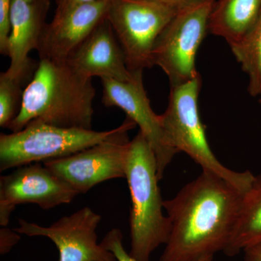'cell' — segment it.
Instances as JSON below:
<instances>
[{
	"label": "cell",
	"mask_w": 261,
	"mask_h": 261,
	"mask_svg": "<svg viewBox=\"0 0 261 261\" xmlns=\"http://www.w3.org/2000/svg\"><path fill=\"white\" fill-rule=\"evenodd\" d=\"M243 195L224 178L202 170L172 199L164 201L171 229L159 261H199L224 252Z\"/></svg>",
	"instance_id": "6da1fadb"
},
{
	"label": "cell",
	"mask_w": 261,
	"mask_h": 261,
	"mask_svg": "<svg viewBox=\"0 0 261 261\" xmlns=\"http://www.w3.org/2000/svg\"><path fill=\"white\" fill-rule=\"evenodd\" d=\"M65 62L42 59L24 88L21 108L6 128L19 132L32 121L92 129L96 90Z\"/></svg>",
	"instance_id": "7a4b0ae2"
},
{
	"label": "cell",
	"mask_w": 261,
	"mask_h": 261,
	"mask_svg": "<svg viewBox=\"0 0 261 261\" xmlns=\"http://www.w3.org/2000/svg\"><path fill=\"white\" fill-rule=\"evenodd\" d=\"M125 178L132 202L129 254L136 260L149 261L152 252L167 243L171 226L163 213L155 155L140 130L130 140Z\"/></svg>",
	"instance_id": "3957f363"
},
{
	"label": "cell",
	"mask_w": 261,
	"mask_h": 261,
	"mask_svg": "<svg viewBox=\"0 0 261 261\" xmlns=\"http://www.w3.org/2000/svg\"><path fill=\"white\" fill-rule=\"evenodd\" d=\"M202 79L171 86L168 107L161 115L168 138L178 152H182L202 168L220 176L245 194L255 178L251 171H235L224 166L211 149L198 108Z\"/></svg>",
	"instance_id": "277c9868"
},
{
	"label": "cell",
	"mask_w": 261,
	"mask_h": 261,
	"mask_svg": "<svg viewBox=\"0 0 261 261\" xmlns=\"http://www.w3.org/2000/svg\"><path fill=\"white\" fill-rule=\"evenodd\" d=\"M116 130L97 132L31 122L19 132L0 135V171L63 159L99 143Z\"/></svg>",
	"instance_id": "5b68a950"
},
{
	"label": "cell",
	"mask_w": 261,
	"mask_h": 261,
	"mask_svg": "<svg viewBox=\"0 0 261 261\" xmlns=\"http://www.w3.org/2000/svg\"><path fill=\"white\" fill-rule=\"evenodd\" d=\"M176 13L153 0H110L107 19L132 73L153 66L154 43Z\"/></svg>",
	"instance_id": "8992f818"
},
{
	"label": "cell",
	"mask_w": 261,
	"mask_h": 261,
	"mask_svg": "<svg viewBox=\"0 0 261 261\" xmlns=\"http://www.w3.org/2000/svg\"><path fill=\"white\" fill-rule=\"evenodd\" d=\"M216 0H206L177 12L154 43L152 64L163 70L171 86L198 76L196 57L206 32Z\"/></svg>",
	"instance_id": "52a82bcc"
},
{
	"label": "cell",
	"mask_w": 261,
	"mask_h": 261,
	"mask_svg": "<svg viewBox=\"0 0 261 261\" xmlns=\"http://www.w3.org/2000/svg\"><path fill=\"white\" fill-rule=\"evenodd\" d=\"M136 126L126 117L106 140L71 155L46 161L44 165L79 195L87 193L102 182L125 178L130 143L128 132Z\"/></svg>",
	"instance_id": "ba28073f"
},
{
	"label": "cell",
	"mask_w": 261,
	"mask_h": 261,
	"mask_svg": "<svg viewBox=\"0 0 261 261\" xmlns=\"http://www.w3.org/2000/svg\"><path fill=\"white\" fill-rule=\"evenodd\" d=\"M133 73V78L127 82L102 79V102L106 107L121 109L140 128L155 155L161 181L168 165L178 152L168 138L161 115L156 114L151 107L144 87L143 71Z\"/></svg>",
	"instance_id": "9c48e42d"
},
{
	"label": "cell",
	"mask_w": 261,
	"mask_h": 261,
	"mask_svg": "<svg viewBox=\"0 0 261 261\" xmlns=\"http://www.w3.org/2000/svg\"><path fill=\"white\" fill-rule=\"evenodd\" d=\"M100 215L84 207L65 216L49 226L18 219L16 232L49 239L58 247L59 261H118L112 252L97 243Z\"/></svg>",
	"instance_id": "30bf717a"
},
{
	"label": "cell",
	"mask_w": 261,
	"mask_h": 261,
	"mask_svg": "<svg viewBox=\"0 0 261 261\" xmlns=\"http://www.w3.org/2000/svg\"><path fill=\"white\" fill-rule=\"evenodd\" d=\"M78 195L44 164L16 168L0 177V225L8 226L10 215L20 204H35L49 210L70 203Z\"/></svg>",
	"instance_id": "8fae6325"
},
{
	"label": "cell",
	"mask_w": 261,
	"mask_h": 261,
	"mask_svg": "<svg viewBox=\"0 0 261 261\" xmlns=\"http://www.w3.org/2000/svg\"><path fill=\"white\" fill-rule=\"evenodd\" d=\"M110 0L77 5L54 17L44 29L37 51L39 59L65 62L107 18Z\"/></svg>",
	"instance_id": "7c38bea8"
},
{
	"label": "cell",
	"mask_w": 261,
	"mask_h": 261,
	"mask_svg": "<svg viewBox=\"0 0 261 261\" xmlns=\"http://www.w3.org/2000/svg\"><path fill=\"white\" fill-rule=\"evenodd\" d=\"M84 78L93 77L127 82L134 73L127 68L124 55L107 18L94 29L65 61Z\"/></svg>",
	"instance_id": "4fadbf2b"
},
{
	"label": "cell",
	"mask_w": 261,
	"mask_h": 261,
	"mask_svg": "<svg viewBox=\"0 0 261 261\" xmlns=\"http://www.w3.org/2000/svg\"><path fill=\"white\" fill-rule=\"evenodd\" d=\"M50 0H12L10 32L7 55L10 65L8 74L22 81L27 80L33 69L29 53L37 50L47 25L46 18Z\"/></svg>",
	"instance_id": "5bb4252c"
},
{
	"label": "cell",
	"mask_w": 261,
	"mask_h": 261,
	"mask_svg": "<svg viewBox=\"0 0 261 261\" xmlns=\"http://www.w3.org/2000/svg\"><path fill=\"white\" fill-rule=\"evenodd\" d=\"M261 13V0H218L209 18L208 30L229 47L250 32Z\"/></svg>",
	"instance_id": "9a60e30c"
},
{
	"label": "cell",
	"mask_w": 261,
	"mask_h": 261,
	"mask_svg": "<svg viewBox=\"0 0 261 261\" xmlns=\"http://www.w3.org/2000/svg\"><path fill=\"white\" fill-rule=\"evenodd\" d=\"M261 244V173L243 195L232 234L224 253L238 255L246 249Z\"/></svg>",
	"instance_id": "2e32d148"
},
{
	"label": "cell",
	"mask_w": 261,
	"mask_h": 261,
	"mask_svg": "<svg viewBox=\"0 0 261 261\" xmlns=\"http://www.w3.org/2000/svg\"><path fill=\"white\" fill-rule=\"evenodd\" d=\"M230 48L242 69L248 75L249 93L259 97L261 94V13L250 32Z\"/></svg>",
	"instance_id": "e0dca14e"
},
{
	"label": "cell",
	"mask_w": 261,
	"mask_h": 261,
	"mask_svg": "<svg viewBox=\"0 0 261 261\" xmlns=\"http://www.w3.org/2000/svg\"><path fill=\"white\" fill-rule=\"evenodd\" d=\"M23 81L15 78L6 71L0 74V126L7 128L18 116L20 108L24 89Z\"/></svg>",
	"instance_id": "ac0fdd59"
},
{
	"label": "cell",
	"mask_w": 261,
	"mask_h": 261,
	"mask_svg": "<svg viewBox=\"0 0 261 261\" xmlns=\"http://www.w3.org/2000/svg\"><path fill=\"white\" fill-rule=\"evenodd\" d=\"M100 244L105 249L112 252L118 261H140L130 256V254L125 250L123 245V234L118 228H113L108 231ZM214 257H206L199 261H214Z\"/></svg>",
	"instance_id": "d6986e66"
},
{
	"label": "cell",
	"mask_w": 261,
	"mask_h": 261,
	"mask_svg": "<svg viewBox=\"0 0 261 261\" xmlns=\"http://www.w3.org/2000/svg\"><path fill=\"white\" fill-rule=\"evenodd\" d=\"M12 0H0V53L6 56L7 45L11 32L10 13Z\"/></svg>",
	"instance_id": "ffe728a7"
},
{
	"label": "cell",
	"mask_w": 261,
	"mask_h": 261,
	"mask_svg": "<svg viewBox=\"0 0 261 261\" xmlns=\"http://www.w3.org/2000/svg\"><path fill=\"white\" fill-rule=\"evenodd\" d=\"M20 237L14 229L11 230L7 226L0 230V253L1 255L9 252L11 249L20 241Z\"/></svg>",
	"instance_id": "44dd1931"
},
{
	"label": "cell",
	"mask_w": 261,
	"mask_h": 261,
	"mask_svg": "<svg viewBox=\"0 0 261 261\" xmlns=\"http://www.w3.org/2000/svg\"><path fill=\"white\" fill-rule=\"evenodd\" d=\"M153 1L166 5L168 8L178 12L189 8V7H191L192 5L199 4L206 0H153Z\"/></svg>",
	"instance_id": "7402d4cb"
},
{
	"label": "cell",
	"mask_w": 261,
	"mask_h": 261,
	"mask_svg": "<svg viewBox=\"0 0 261 261\" xmlns=\"http://www.w3.org/2000/svg\"><path fill=\"white\" fill-rule=\"evenodd\" d=\"M95 1L97 0H56L57 8L55 13H62L77 5L87 4Z\"/></svg>",
	"instance_id": "603a6c76"
},
{
	"label": "cell",
	"mask_w": 261,
	"mask_h": 261,
	"mask_svg": "<svg viewBox=\"0 0 261 261\" xmlns=\"http://www.w3.org/2000/svg\"><path fill=\"white\" fill-rule=\"evenodd\" d=\"M245 252V261H261V244L246 249Z\"/></svg>",
	"instance_id": "cb8c5ba5"
},
{
	"label": "cell",
	"mask_w": 261,
	"mask_h": 261,
	"mask_svg": "<svg viewBox=\"0 0 261 261\" xmlns=\"http://www.w3.org/2000/svg\"><path fill=\"white\" fill-rule=\"evenodd\" d=\"M259 97H260V102L261 104V94H260V96H259Z\"/></svg>",
	"instance_id": "d4e9b609"
},
{
	"label": "cell",
	"mask_w": 261,
	"mask_h": 261,
	"mask_svg": "<svg viewBox=\"0 0 261 261\" xmlns=\"http://www.w3.org/2000/svg\"><path fill=\"white\" fill-rule=\"evenodd\" d=\"M29 1H32V0H29Z\"/></svg>",
	"instance_id": "484cf974"
}]
</instances>
